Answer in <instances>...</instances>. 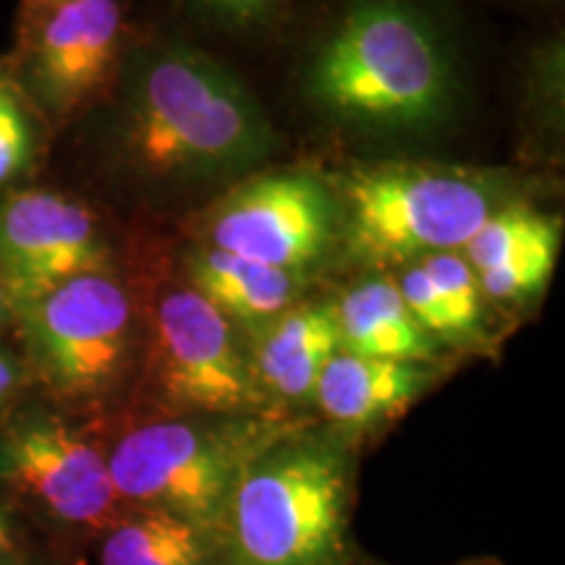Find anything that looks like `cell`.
Masks as SVG:
<instances>
[{
    "label": "cell",
    "mask_w": 565,
    "mask_h": 565,
    "mask_svg": "<svg viewBox=\"0 0 565 565\" xmlns=\"http://www.w3.org/2000/svg\"><path fill=\"white\" fill-rule=\"evenodd\" d=\"M309 97L349 124L429 126L454 97L445 34L419 0H349L309 66Z\"/></svg>",
    "instance_id": "1"
},
{
    "label": "cell",
    "mask_w": 565,
    "mask_h": 565,
    "mask_svg": "<svg viewBox=\"0 0 565 565\" xmlns=\"http://www.w3.org/2000/svg\"><path fill=\"white\" fill-rule=\"evenodd\" d=\"M126 147L160 179L244 173L270 152L273 131L231 71L186 45L141 55L126 110Z\"/></svg>",
    "instance_id": "2"
},
{
    "label": "cell",
    "mask_w": 565,
    "mask_h": 565,
    "mask_svg": "<svg viewBox=\"0 0 565 565\" xmlns=\"http://www.w3.org/2000/svg\"><path fill=\"white\" fill-rule=\"evenodd\" d=\"M351 471L338 445L270 440L246 463L225 508L231 565H343Z\"/></svg>",
    "instance_id": "3"
},
{
    "label": "cell",
    "mask_w": 565,
    "mask_h": 565,
    "mask_svg": "<svg viewBox=\"0 0 565 565\" xmlns=\"http://www.w3.org/2000/svg\"><path fill=\"white\" fill-rule=\"evenodd\" d=\"M270 440L249 424L158 419L129 429L105 461L126 508L179 515L221 540L233 487Z\"/></svg>",
    "instance_id": "4"
},
{
    "label": "cell",
    "mask_w": 565,
    "mask_h": 565,
    "mask_svg": "<svg viewBox=\"0 0 565 565\" xmlns=\"http://www.w3.org/2000/svg\"><path fill=\"white\" fill-rule=\"evenodd\" d=\"M498 200L487 175L458 168H366L345 181V233L351 249L374 263L458 252L498 212Z\"/></svg>",
    "instance_id": "5"
},
{
    "label": "cell",
    "mask_w": 565,
    "mask_h": 565,
    "mask_svg": "<svg viewBox=\"0 0 565 565\" xmlns=\"http://www.w3.org/2000/svg\"><path fill=\"white\" fill-rule=\"evenodd\" d=\"M26 338L42 377L74 401L121 380L131 351V303L116 280L84 273L24 303Z\"/></svg>",
    "instance_id": "6"
},
{
    "label": "cell",
    "mask_w": 565,
    "mask_h": 565,
    "mask_svg": "<svg viewBox=\"0 0 565 565\" xmlns=\"http://www.w3.org/2000/svg\"><path fill=\"white\" fill-rule=\"evenodd\" d=\"M150 362L160 404L179 414L221 419L265 398L233 322L189 288L160 301Z\"/></svg>",
    "instance_id": "7"
},
{
    "label": "cell",
    "mask_w": 565,
    "mask_h": 565,
    "mask_svg": "<svg viewBox=\"0 0 565 565\" xmlns=\"http://www.w3.org/2000/svg\"><path fill=\"white\" fill-rule=\"evenodd\" d=\"M338 204L303 171H278L233 189L210 215L212 249L301 275L335 238Z\"/></svg>",
    "instance_id": "8"
},
{
    "label": "cell",
    "mask_w": 565,
    "mask_h": 565,
    "mask_svg": "<svg viewBox=\"0 0 565 565\" xmlns=\"http://www.w3.org/2000/svg\"><path fill=\"white\" fill-rule=\"evenodd\" d=\"M105 246L82 204L47 192L0 202V286L21 307L63 280L100 273Z\"/></svg>",
    "instance_id": "9"
},
{
    "label": "cell",
    "mask_w": 565,
    "mask_h": 565,
    "mask_svg": "<svg viewBox=\"0 0 565 565\" xmlns=\"http://www.w3.org/2000/svg\"><path fill=\"white\" fill-rule=\"evenodd\" d=\"M3 463L21 492L66 524L110 526L126 513L105 456L61 422L34 419L13 429Z\"/></svg>",
    "instance_id": "10"
},
{
    "label": "cell",
    "mask_w": 565,
    "mask_h": 565,
    "mask_svg": "<svg viewBox=\"0 0 565 565\" xmlns=\"http://www.w3.org/2000/svg\"><path fill=\"white\" fill-rule=\"evenodd\" d=\"M32 79L53 110L68 113L87 103L108 79L124 32L118 0H68L30 13Z\"/></svg>",
    "instance_id": "11"
},
{
    "label": "cell",
    "mask_w": 565,
    "mask_h": 565,
    "mask_svg": "<svg viewBox=\"0 0 565 565\" xmlns=\"http://www.w3.org/2000/svg\"><path fill=\"white\" fill-rule=\"evenodd\" d=\"M246 349L263 393L280 401L312 398L322 370L341 351L335 309L330 303L286 309L259 324Z\"/></svg>",
    "instance_id": "12"
},
{
    "label": "cell",
    "mask_w": 565,
    "mask_h": 565,
    "mask_svg": "<svg viewBox=\"0 0 565 565\" xmlns=\"http://www.w3.org/2000/svg\"><path fill=\"white\" fill-rule=\"evenodd\" d=\"M427 385V370L412 362L370 359L338 351L315 385L317 406L343 427H370L393 419Z\"/></svg>",
    "instance_id": "13"
},
{
    "label": "cell",
    "mask_w": 565,
    "mask_h": 565,
    "mask_svg": "<svg viewBox=\"0 0 565 565\" xmlns=\"http://www.w3.org/2000/svg\"><path fill=\"white\" fill-rule=\"evenodd\" d=\"M333 309L341 351L412 364L435 359V338L408 312L393 280L374 278L359 282Z\"/></svg>",
    "instance_id": "14"
},
{
    "label": "cell",
    "mask_w": 565,
    "mask_h": 565,
    "mask_svg": "<svg viewBox=\"0 0 565 565\" xmlns=\"http://www.w3.org/2000/svg\"><path fill=\"white\" fill-rule=\"evenodd\" d=\"M192 291L231 322L263 324L291 309L301 278L280 267L259 265L223 249H204L189 259Z\"/></svg>",
    "instance_id": "15"
},
{
    "label": "cell",
    "mask_w": 565,
    "mask_h": 565,
    "mask_svg": "<svg viewBox=\"0 0 565 565\" xmlns=\"http://www.w3.org/2000/svg\"><path fill=\"white\" fill-rule=\"evenodd\" d=\"M215 542V534L179 515L126 508L108 526L100 565H212Z\"/></svg>",
    "instance_id": "16"
},
{
    "label": "cell",
    "mask_w": 565,
    "mask_h": 565,
    "mask_svg": "<svg viewBox=\"0 0 565 565\" xmlns=\"http://www.w3.org/2000/svg\"><path fill=\"white\" fill-rule=\"evenodd\" d=\"M463 252L475 273L529 257H557V228L550 217L532 210L505 207L487 217Z\"/></svg>",
    "instance_id": "17"
},
{
    "label": "cell",
    "mask_w": 565,
    "mask_h": 565,
    "mask_svg": "<svg viewBox=\"0 0 565 565\" xmlns=\"http://www.w3.org/2000/svg\"><path fill=\"white\" fill-rule=\"evenodd\" d=\"M419 265L429 275L445 309H448L450 322H454V338L475 335L482 322V288H479L475 267L458 252L429 254L419 259Z\"/></svg>",
    "instance_id": "18"
},
{
    "label": "cell",
    "mask_w": 565,
    "mask_h": 565,
    "mask_svg": "<svg viewBox=\"0 0 565 565\" xmlns=\"http://www.w3.org/2000/svg\"><path fill=\"white\" fill-rule=\"evenodd\" d=\"M401 299L406 301L408 312L416 317V322L422 324L433 338H454V322H450L448 309L437 294V288L429 280V275L424 273L422 265L406 267L401 273L398 282Z\"/></svg>",
    "instance_id": "19"
},
{
    "label": "cell",
    "mask_w": 565,
    "mask_h": 565,
    "mask_svg": "<svg viewBox=\"0 0 565 565\" xmlns=\"http://www.w3.org/2000/svg\"><path fill=\"white\" fill-rule=\"evenodd\" d=\"M30 126L17 97L0 87V183L11 181L30 162Z\"/></svg>",
    "instance_id": "20"
},
{
    "label": "cell",
    "mask_w": 565,
    "mask_h": 565,
    "mask_svg": "<svg viewBox=\"0 0 565 565\" xmlns=\"http://www.w3.org/2000/svg\"><path fill=\"white\" fill-rule=\"evenodd\" d=\"M192 3L210 17L225 21V24L246 26L273 17L286 0H192Z\"/></svg>",
    "instance_id": "21"
},
{
    "label": "cell",
    "mask_w": 565,
    "mask_h": 565,
    "mask_svg": "<svg viewBox=\"0 0 565 565\" xmlns=\"http://www.w3.org/2000/svg\"><path fill=\"white\" fill-rule=\"evenodd\" d=\"M13 380H17V366L6 353H0V404H3L6 395L11 393Z\"/></svg>",
    "instance_id": "22"
},
{
    "label": "cell",
    "mask_w": 565,
    "mask_h": 565,
    "mask_svg": "<svg viewBox=\"0 0 565 565\" xmlns=\"http://www.w3.org/2000/svg\"><path fill=\"white\" fill-rule=\"evenodd\" d=\"M3 550H9V532H0V553H3Z\"/></svg>",
    "instance_id": "23"
},
{
    "label": "cell",
    "mask_w": 565,
    "mask_h": 565,
    "mask_svg": "<svg viewBox=\"0 0 565 565\" xmlns=\"http://www.w3.org/2000/svg\"><path fill=\"white\" fill-rule=\"evenodd\" d=\"M3 307H6V296H3V286H0V317H3Z\"/></svg>",
    "instance_id": "24"
}]
</instances>
